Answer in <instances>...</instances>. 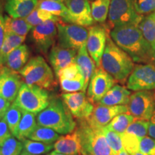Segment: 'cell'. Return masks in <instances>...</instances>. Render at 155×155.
I'll list each match as a JSON object with an SVG mask.
<instances>
[{"label": "cell", "mask_w": 155, "mask_h": 155, "mask_svg": "<svg viewBox=\"0 0 155 155\" xmlns=\"http://www.w3.org/2000/svg\"><path fill=\"white\" fill-rule=\"evenodd\" d=\"M139 24H129L114 28L110 37L120 48L137 63H155L154 52L143 36Z\"/></svg>", "instance_id": "6da1fadb"}, {"label": "cell", "mask_w": 155, "mask_h": 155, "mask_svg": "<svg viewBox=\"0 0 155 155\" xmlns=\"http://www.w3.org/2000/svg\"><path fill=\"white\" fill-rule=\"evenodd\" d=\"M36 121L38 125L50 128L61 135L72 133L77 127L63 99L58 98L50 101L47 108L37 114Z\"/></svg>", "instance_id": "7a4b0ae2"}, {"label": "cell", "mask_w": 155, "mask_h": 155, "mask_svg": "<svg viewBox=\"0 0 155 155\" xmlns=\"http://www.w3.org/2000/svg\"><path fill=\"white\" fill-rule=\"evenodd\" d=\"M101 66L116 81L124 83L134 68V61L108 35Z\"/></svg>", "instance_id": "3957f363"}, {"label": "cell", "mask_w": 155, "mask_h": 155, "mask_svg": "<svg viewBox=\"0 0 155 155\" xmlns=\"http://www.w3.org/2000/svg\"><path fill=\"white\" fill-rule=\"evenodd\" d=\"M77 129L81 139V155H115L106 141L103 129L90 127L86 120L79 121Z\"/></svg>", "instance_id": "277c9868"}, {"label": "cell", "mask_w": 155, "mask_h": 155, "mask_svg": "<svg viewBox=\"0 0 155 155\" xmlns=\"http://www.w3.org/2000/svg\"><path fill=\"white\" fill-rule=\"evenodd\" d=\"M19 73L29 86H37L48 90L55 86L53 71L41 56L31 58Z\"/></svg>", "instance_id": "5b68a950"}, {"label": "cell", "mask_w": 155, "mask_h": 155, "mask_svg": "<svg viewBox=\"0 0 155 155\" xmlns=\"http://www.w3.org/2000/svg\"><path fill=\"white\" fill-rule=\"evenodd\" d=\"M13 104L22 111L37 115L49 105V94L45 89L37 86H29L24 82Z\"/></svg>", "instance_id": "8992f818"}, {"label": "cell", "mask_w": 155, "mask_h": 155, "mask_svg": "<svg viewBox=\"0 0 155 155\" xmlns=\"http://www.w3.org/2000/svg\"><path fill=\"white\" fill-rule=\"evenodd\" d=\"M136 11L134 0H111L108 22L112 28L129 24H139L143 18Z\"/></svg>", "instance_id": "52a82bcc"}, {"label": "cell", "mask_w": 155, "mask_h": 155, "mask_svg": "<svg viewBox=\"0 0 155 155\" xmlns=\"http://www.w3.org/2000/svg\"><path fill=\"white\" fill-rule=\"evenodd\" d=\"M58 38L60 47L78 51L86 45L88 30L85 27L73 24L57 23Z\"/></svg>", "instance_id": "ba28073f"}, {"label": "cell", "mask_w": 155, "mask_h": 155, "mask_svg": "<svg viewBox=\"0 0 155 155\" xmlns=\"http://www.w3.org/2000/svg\"><path fill=\"white\" fill-rule=\"evenodd\" d=\"M128 112L136 119L150 121L155 108V91H140L131 94Z\"/></svg>", "instance_id": "9c48e42d"}, {"label": "cell", "mask_w": 155, "mask_h": 155, "mask_svg": "<svg viewBox=\"0 0 155 155\" xmlns=\"http://www.w3.org/2000/svg\"><path fill=\"white\" fill-rule=\"evenodd\" d=\"M127 87L133 91L155 89V65L152 63L135 65L127 79Z\"/></svg>", "instance_id": "30bf717a"}, {"label": "cell", "mask_w": 155, "mask_h": 155, "mask_svg": "<svg viewBox=\"0 0 155 155\" xmlns=\"http://www.w3.org/2000/svg\"><path fill=\"white\" fill-rule=\"evenodd\" d=\"M67 14L63 19L65 22L82 27L91 26L95 21L88 0H66Z\"/></svg>", "instance_id": "8fae6325"}, {"label": "cell", "mask_w": 155, "mask_h": 155, "mask_svg": "<svg viewBox=\"0 0 155 155\" xmlns=\"http://www.w3.org/2000/svg\"><path fill=\"white\" fill-rule=\"evenodd\" d=\"M116 80L102 68H96L89 81L87 97L91 102L98 104L116 83Z\"/></svg>", "instance_id": "7c38bea8"}, {"label": "cell", "mask_w": 155, "mask_h": 155, "mask_svg": "<svg viewBox=\"0 0 155 155\" xmlns=\"http://www.w3.org/2000/svg\"><path fill=\"white\" fill-rule=\"evenodd\" d=\"M61 98L72 116L78 121L88 119L94 111V104L88 100L85 92L65 93Z\"/></svg>", "instance_id": "4fadbf2b"}, {"label": "cell", "mask_w": 155, "mask_h": 155, "mask_svg": "<svg viewBox=\"0 0 155 155\" xmlns=\"http://www.w3.org/2000/svg\"><path fill=\"white\" fill-rule=\"evenodd\" d=\"M57 36V23L54 21H47L37 25L30 32L32 41L39 50L45 53L55 43Z\"/></svg>", "instance_id": "5bb4252c"}, {"label": "cell", "mask_w": 155, "mask_h": 155, "mask_svg": "<svg viewBox=\"0 0 155 155\" xmlns=\"http://www.w3.org/2000/svg\"><path fill=\"white\" fill-rule=\"evenodd\" d=\"M107 37L108 34L104 27L100 25H95L89 28L86 48L88 54L94 60L98 68L101 67Z\"/></svg>", "instance_id": "9a60e30c"}, {"label": "cell", "mask_w": 155, "mask_h": 155, "mask_svg": "<svg viewBox=\"0 0 155 155\" xmlns=\"http://www.w3.org/2000/svg\"><path fill=\"white\" fill-rule=\"evenodd\" d=\"M124 113H128L127 105L104 106L97 104L91 115L86 121L90 127L95 129H103L114 117Z\"/></svg>", "instance_id": "2e32d148"}, {"label": "cell", "mask_w": 155, "mask_h": 155, "mask_svg": "<svg viewBox=\"0 0 155 155\" xmlns=\"http://www.w3.org/2000/svg\"><path fill=\"white\" fill-rule=\"evenodd\" d=\"M18 72L7 67L0 66V96L10 102H14L24 83Z\"/></svg>", "instance_id": "e0dca14e"}, {"label": "cell", "mask_w": 155, "mask_h": 155, "mask_svg": "<svg viewBox=\"0 0 155 155\" xmlns=\"http://www.w3.org/2000/svg\"><path fill=\"white\" fill-rule=\"evenodd\" d=\"M77 53L78 51L75 50L53 46L50 50L49 61L55 74L64 68L75 63Z\"/></svg>", "instance_id": "ac0fdd59"}, {"label": "cell", "mask_w": 155, "mask_h": 155, "mask_svg": "<svg viewBox=\"0 0 155 155\" xmlns=\"http://www.w3.org/2000/svg\"><path fill=\"white\" fill-rule=\"evenodd\" d=\"M54 151L68 155H81L80 134L77 127L72 133L61 136L54 143Z\"/></svg>", "instance_id": "d6986e66"}, {"label": "cell", "mask_w": 155, "mask_h": 155, "mask_svg": "<svg viewBox=\"0 0 155 155\" xmlns=\"http://www.w3.org/2000/svg\"><path fill=\"white\" fill-rule=\"evenodd\" d=\"M38 0H6L5 10L14 18H26L38 7Z\"/></svg>", "instance_id": "ffe728a7"}, {"label": "cell", "mask_w": 155, "mask_h": 155, "mask_svg": "<svg viewBox=\"0 0 155 155\" xmlns=\"http://www.w3.org/2000/svg\"><path fill=\"white\" fill-rule=\"evenodd\" d=\"M131 94L130 91L126 87L116 84L97 104L104 106L127 105Z\"/></svg>", "instance_id": "44dd1931"}, {"label": "cell", "mask_w": 155, "mask_h": 155, "mask_svg": "<svg viewBox=\"0 0 155 155\" xmlns=\"http://www.w3.org/2000/svg\"><path fill=\"white\" fill-rule=\"evenodd\" d=\"M75 63L80 68L83 76L84 78V90L86 92L88 88L89 81L96 69V63L88 53L86 45H83L78 51Z\"/></svg>", "instance_id": "7402d4cb"}, {"label": "cell", "mask_w": 155, "mask_h": 155, "mask_svg": "<svg viewBox=\"0 0 155 155\" xmlns=\"http://www.w3.org/2000/svg\"><path fill=\"white\" fill-rule=\"evenodd\" d=\"M30 57V50L26 45H21L9 54L5 64L7 68L15 72H19L28 63Z\"/></svg>", "instance_id": "603a6c76"}, {"label": "cell", "mask_w": 155, "mask_h": 155, "mask_svg": "<svg viewBox=\"0 0 155 155\" xmlns=\"http://www.w3.org/2000/svg\"><path fill=\"white\" fill-rule=\"evenodd\" d=\"M5 33L26 37L33 28L25 18H14L10 16H5Z\"/></svg>", "instance_id": "cb8c5ba5"}, {"label": "cell", "mask_w": 155, "mask_h": 155, "mask_svg": "<svg viewBox=\"0 0 155 155\" xmlns=\"http://www.w3.org/2000/svg\"><path fill=\"white\" fill-rule=\"evenodd\" d=\"M38 125L36 121V114L22 111V116L19 122L17 136L15 137L18 140L22 141L28 138L30 134L34 131Z\"/></svg>", "instance_id": "d4e9b609"}, {"label": "cell", "mask_w": 155, "mask_h": 155, "mask_svg": "<svg viewBox=\"0 0 155 155\" xmlns=\"http://www.w3.org/2000/svg\"><path fill=\"white\" fill-rule=\"evenodd\" d=\"M138 26L155 53V12L143 17Z\"/></svg>", "instance_id": "484cf974"}, {"label": "cell", "mask_w": 155, "mask_h": 155, "mask_svg": "<svg viewBox=\"0 0 155 155\" xmlns=\"http://www.w3.org/2000/svg\"><path fill=\"white\" fill-rule=\"evenodd\" d=\"M60 137L61 136L59 134L53 129L38 124L34 131L29 136L28 139L40 142L53 144L60 138Z\"/></svg>", "instance_id": "4316f807"}, {"label": "cell", "mask_w": 155, "mask_h": 155, "mask_svg": "<svg viewBox=\"0 0 155 155\" xmlns=\"http://www.w3.org/2000/svg\"><path fill=\"white\" fill-rule=\"evenodd\" d=\"M26 37L17 35L15 34L5 33V41L1 50V61L2 65L5 64L7 57L11 52L22 45L25 42Z\"/></svg>", "instance_id": "83f0119b"}, {"label": "cell", "mask_w": 155, "mask_h": 155, "mask_svg": "<svg viewBox=\"0 0 155 155\" xmlns=\"http://www.w3.org/2000/svg\"><path fill=\"white\" fill-rule=\"evenodd\" d=\"M134 119L135 118L129 112L121 114L114 117L106 128L108 130L114 131L121 134L127 131L128 127L134 121Z\"/></svg>", "instance_id": "f1b7e54d"}, {"label": "cell", "mask_w": 155, "mask_h": 155, "mask_svg": "<svg viewBox=\"0 0 155 155\" xmlns=\"http://www.w3.org/2000/svg\"><path fill=\"white\" fill-rule=\"evenodd\" d=\"M111 0H94L91 5V14L95 22L104 23L108 15Z\"/></svg>", "instance_id": "f546056e"}, {"label": "cell", "mask_w": 155, "mask_h": 155, "mask_svg": "<svg viewBox=\"0 0 155 155\" xmlns=\"http://www.w3.org/2000/svg\"><path fill=\"white\" fill-rule=\"evenodd\" d=\"M22 110L15 104H12L4 116L7 125H8L9 130L15 137L17 136V130H18L19 122L22 119Z\"/></svg>", "instance_id": "4dcf8cb0"}, {"label": "cell", "mask_w": 155, "mask_h": 155, "mask_svg": "<svg viewBox=\"0 0 155 155\" xmlns=\"http://www.w3.org/2000/svg\"><path fill=\"white\" fill-rule=\"evenodd\" d=\"M22 144L24 147L23 151L36 155L48 154L54 148V144L40 142L27 139L22 141Z\"/></svg>", "instance_id": "1f68e13d"}, {"label": "cell", "mask_w": 155, "mask_h": 155, "mask_svg": "<svg viewBox=\"0 0 155 155\" xmlns=\"http://www.w3.org/2000/svg\"><path fill=\"white\" fill-rule=\"evenodd\" d=\"M38 7L56 17H61L62 19H63L67 14V7L63 2L51 0H40L38 2Z\"/></svg>", "instance_id": "d6a6232c"}, {"label": "cell", "mask_w": 155, "mask_h": 155, "mask_svg": "<svg viewBox=\"0 0 155 155\" xmlns=\"http://www.w3.org/2000/svg\"><path fill=\"white\" fill-rule=\"evenodd\" d=\"M26 20L32 28L37 26V25L42 24L47 21H54V22H59V17L55 16V15L50 14L48 12L39 9L38 7L35 9L31 14L27 17Z\"/></svg>", "instance_id": "836d02e7"}, {"label": "cell", "mask_w": 155, "mask_h": 155, "mask_svg": "<svg viewBox=\"0 0 155 155\" xmlns=\"http://www.w3.org/2000/svg\"><path fill=\"white\" fill-rule=\"evenodd\" d=\"M58 80L61 85V88L63 92H85L84 78H78L75 79H58Z\"/></svg>", "instance_id": "e575fe53"}, {"label": "cell", "mask_w": 155, "mask_h": 155, "mask_svg": "<svg viewBox=\"0 0 155 155\" xmlns=\"http://www.w3.org/2000/svg\"><path fill=\"white\" fill-rule=\"evenodd\" d=\"M103 130H104V133L105 134L106 141H107L108 145L111 147L115 155L117 154L121 151L124 150L123 142H122L121 136L120 134L116 133L114 131L108 130L106 127L103 128Z\"/></svg>", "instance_id": "d590c367"}, {"label": "cell", "mask_w": 155, "mask_h": 155, "mask_svg": "<svg viewBox=\"0 0 155 155\" xmlns=\"http://www.w3.org/2000/svg\"><path fill=\"white\" fill-rule=\"evenodd\" d=\"M1 148L5 155H21L24 150L22 141L18 140L14 136L7 139Z\"/></svg>", "instance_id": "8d00e7d4"}, {"label": "cell", "mask_w": 155, "mask_h": 155, "mask_svg": "<svg viewBox=\"0 0 155 155\" xmlns=\"http://www.w3.org/2000/svg\"><path fill=\"white\" fill-rule=\"evenodd\" d=\"M124 149L130 155L139 151V143L141 138L132 134L124 132L121 134Z\"/></svg>", "instance_id": "74e56055"}, {"label": "cell", "mask_w": 155, "mask_h": 155, "mask_svg": "<svg viewBox=\"0 0 155 155\" xmlns=\"http://www.w3.org/2000/svg\"><path fill=\"white\" fill-rule=\"evenodd\" d=\"M149 130V121L141 119H134L132 123L129 125L125 132L132 134L139 138L146 137Z\"/></svg>", "instance_id": "f35d334b"}, {"label": "cell", "mask_w": 155, "mask_h": 155, "mask_svg": "<svg viewBox=\"0 0 155 155\" xmlns=\"http://www.w3.org/2000/svg\"><path fill=\"white\" fill-rule=\"evenodd\" d=\"M58 79H75L83 78L80 68L76 63H73L64 68L56 73Z\"/></svg>", "instance_id": "ab89813d"}, {"label": "cell", "mask_w": 155, "mask_h": 155, "mask_svg": "<svg viewBox=\"0 0 155 155\" xmlns=\"http://www.w3.org/2000/svg\"><path fill=\"white\" fill-rule=\"evenodd\" d=\"M134 2L139 15H149L155 12V0H134Z\"/></svg>", "instance_id": "60d3db41"}, {"label": "cell", "mask_w": 155, "mask_h": 155, "mask_svg": "<svg viewBox=\"0 0 155 155\" xmlns=\"http://www.w3.org/2000/svg\"><path fill=\"white\" fill-rule=\"evenodd\" d=\"M139 151L147 155H155V139L147 136L141 138Z\"/></svg>", "instance_id": "b9f144b4"}, {"label": "cell", "mask_w": 155, "mask_h": 155, "mask_svg": "<svg viewBox=\"0 0 155 155\" xmlns=\"http://www.w3.org/2000/svg\"><path fill=\"white\" fill-rule=\"evenodd\" d=\"M13 137L5 118L0 117V147L9 138Z\"/></svg>", "instance_id": "7bdbcfd3"}, {"label": "cell", "mask_w": 155, "mask_h": 155, "mask_svg": "<svg viewBox=\"0 0 155 155\" xmlns=\"http://www.w3.org/2000/svg\"><path fill=\"white\" fill-rule=\"evenodd\" d=\"M5 38V17H3L2 13V9L0 7V65H2L1 61V50L2 48Z\"/></svg>", "instance_id": "ee69618b"}, {"label": "cell", "mask_w": 155, "mask_h": 155, "mask_svg": "<svg viewBox=\"0 0 155 155\" xmlns=\"http://www.w3.org/2000/svg\"><path fill=\"white\" fill-rule=\"evenodd\" d=\"M11 103L8 100L5 99L0 96V117H4L7 111L11 106Z\"/></svg>", "instance_id": "f6af8a7d"}, {"label": "cell", "mask_w": 155, "mask_h": 155, "mask_svg": "<svg viewBox=\"0 0 155 155\" xmlns=\"http://www.w3.org/2000/svg\"><path fill=\"white\" fill-rule=\"evenodd\" d=\"M148 134L150 137L155 139V108L153 112L152 117L149 121V130Z\"/></svg>", "instance_id": "bcb514c9"}, {"label": "cell", "mask_w": 155, "mask_h": 155, "mask_svg": "<svg viewBox=\"0 0 155 155\" xmlns=\"http://www.w3.org/2000/svg\"><path fill=\"white\" fill-rule=\"evenodd\" d=\"M47 155H68V154H61V153H58V152H56L55 151H53V152L48 153V154H47ZM77 155H78V154H77Z\"/></svg>", "instance_id": "7dc6e473"}, {"label": "cell", "mask_w": 155, "mask_h": 155, "mask_svg": "<svg viewBox=\"0 0 155 155\" xmlns=\"http://www.w3.org/2000/svg\"><path fill=\"white\" fill-rule=\"evenodd\" d=\"M116 155H130V154H129V153H128L125 150H123L121 151V152H119L117 154H116Z\"/></svg>", "instance_id": "c3c4849f"}, {"label": "cell", "mask_w": 155, "mask_h": 155, "mask_svg": "<svg viewBox=\"0 0 155 155\" xmlns=\"http://www.w3.org/2000/svg\"><path fill=\"white\" fill-rule=\"evenodd\" d=\"M132 155H147V154H144V153L140 152V151H138V152L134 153Z\"/></svg>", "instance_id": "681fc988"}, {"label": "cell", "mask_w": 155, "mask_h": 155, "mask_svg": "<svg viewBox=\"0 0 155 155\" xmlns=\"http://www.w3.org/2000/svg\"><path fill=\"white\" fill-rule=\"evenodd\" d=\"M21 155H36V154H30V153L27 152H25V151H23L22 154H21Z\"/></svg>", "instance_id": "f907efd6"}, {"label": "cell", "mask_w": 155, "mask_h": 155, "mask_svg": "<svg viewBox=\"0 0 155 155\" xmlns=\"http://www.w3.org/2000/svg\"><path fill=\"white\" fill-rule=\"evenodd\" d=\"M51 1H55V2H65L66 0H51Z\"/></svg>", "instance_id": "816d5d0a"}, {"label": "cell", "mask_w": 155, "mask_h": 155, "mask_svg": "<svg viewBox=\"0 0 155 155\" xmlns=\"http://www.w3.org/2000/svg\"><path fill=\"white\" fill-rule=\"evenodd\" d=\"M0 155H5V154H3L2 151V148H1V147H0Z\"/></svg>", "instance_id": "f5cc1de1"}, {"label": "cell", "mask_w": 155, "mask_h": 155, "mask_svg": "<svg viewBox=\"0 0 155 155\" xmlns=\"http://www.w3.org/2000/svg\"><path fill=\"white\" fill-rule=\"evenodd\" d=\"M154 58H155V53H154Z\"/></svg>", "instance_id": "db71d44e"}, {"label": "cell", "mask_w": 155, "mask_h": 155, "mask_svg": "<svg viewBox=\"0 0 155 155\" xmlns=\"http://www.w3.org/2000/svg\"><path fill=\"white\" fill-rule=\"evenodd\" d=\"M92 1H94V0H92Z\"/></svg>", "instance_id": "11a10c76"}, {"label": "cell", "mask_w": 155, "mask_h": 155, "mask_svg": "<svg viewBox=\"0 0 155 155\" xmlns=\"http://www.w3.org/2000/svg\"><path fill=\"white\" fill-rule=\"evenodd\" d=\"M0 66H2V65H0Z\"/></svg>", "instance_id": "9f6ffc18"}]
</instances>
